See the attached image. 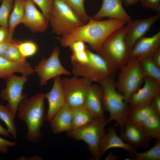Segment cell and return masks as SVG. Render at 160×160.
I'll use <instances>...</instances> for the list:
<instances>
[{
  "label": "cell",
  "instance_id": "7402d4cb",
  "mask_svg": "<svg viewBox=\"0 0 160 160\" xmlns=\"http://www.w3.org/2000/svg\"><path fill=\"white\" fill-rule=\"evenodd\" d=\"M71 114L72 130L85 126L95 119L84 105L72 108Z\"/></svg>",
  "mask_w": 160,
  "mask_h": 160
},
{
  "label": "cell",
  "instance_id": "e575fe53",
  "mask_svg": "<svg viewBox=\"0 0 160 160\" xmlns=\"http://www.w3.org/2000/svg\"><path fill=\"white\" fill-rule=\"evenodd\" d=\"M142 6L145 8L160 12V0H139Z\"/></svg>",
  "mask_w": 160,
  "mask_h": 160
},
{
  "label": "cell",
  "instance_id": "2e32d148",
  "mask_svg": "<svg viewBox=\"0 0 160 160\" xmlns=\"http://www.w3.org/2000/svg\"><path fill=\"white\" fill-rule=\"evenodd\" d=\"M61 79L60 76L55 78L51 89L44 94L48 103L45 121L49 122L55 113L66 104Z\"/></svg>",
  "mask_w": 160,
  "mask_h": 160
},
{
  "label": "cell",
  "instance_id": "83f0119b",
  "mask_svg": "<svg viewBox=\"0 0 160 160\" xmlns=\"http://www.w3.org/2000/svg\"><path fill=\"white\" fill-rule=\"evenodd\" d=\"M133 158H128L133 160H160V140H157L154 145L148 150L140 152L136 151Z\"/></svg>",
  "mask_w": 160,
  "mask_h": 160
},
{
  "label": "cell",
  "instance_id": "9a60e30c",
  "mask_svg": "<svg viewBox=\"0 0 160 160\" xmlns=\"http://www.w3.org/2000/svg\"><path fill=\"white\" fill-rule=\"evenodd\" d=\"M160 47V31L149 37H142L135 44L130 52L129 58L140 59L151 57Z\"/></svg>",
  "mask_w": 160,
  "mask_h": 160
},
{
  "label": "cell",
  "instance_id": "1f68e13d",
  "mask_svg": "<svg viewBox=\"0 0 160 160\" xmlns=\"http://www.w3.org/2000/svg\"><path fill=\"white\" fill-rule=\"evenodd\" d=\"M17 41L13 39L7 49L4 57L7 60L13 62H20L26 60L22 56L17 45Z\"/></svg>",
  "mask_w": 160,
  "mask_h": 160
},
{
  "label": "cell",
  "instance_id": "d6986e66",
  "mask_svg": "<svg viewBox=\"0 0 160 160\" xmlns=\"http://www.w3.org/2000/svg\"><path fill=\"white\" fill-rule=\"evenodd\" d=\"M103 98L101 86L98 83L92 84L86 94L83 105L95 119L104 117Z\"/></svg>",
  "mask_w": 160,
  "mask_h": 160
},
{
  "label": "cell",
  "instance_id": "f546056e",
  "mask_svg": "<svg viewBox=\"0 0 160 160\" xmlns=\"http://www.w3.org/2000/svg\"><path fill=\"white\" fill-rule=\"evenodd\" d=\"M17 45L22 56L25 59L34 55L38 50L37 44L31 41H17Z\"/></svg>",
  "mask_w": 160,
  "mask_h": 160
},
{
  "label": "cell",
  "instance_id": "f35d334b",
  "mask_svg": "<svg viewBox=\"0 0 160 160\" xmlns=\"http://www.w3.org/2000/svg\"><path fill=\"white\" fill-rule=\"evenodd\" d=\"M13 40V36L11 37L5 41L0 42V56H3L7 49Z\"/></svg>",
  "mask_w": 160,
  "mask_h": 160
},
{
  "label": "cell",
  "instance_id": "5b68a950",
  "mask_svg": "<svg viewBox=\"0 0 160 160\" xmlns=\"http://www.w3.org/2000/svg\"><path fill=\"white\" fill-rule=\"evenodd\" d=\"M48 21L52 33L65 36L71 33L85 23L63 0H53Z\"/></svg>",
  "mask_w": 160,
  "mask_h": 160
},
{
  "label": "cell",
  "instance_id": "4fadbf2b",
  "mask_svg": "<svg viewBox=\"0 0 160 160\" xmlns=\"http://www.w3.org/2000/svg\"><path fill=\"white\" fill-rule=\"evenodd\" d=\"M48 22L31 0H25L24 15L22 23L33 33L44 32L48 27Z\"/></svg>",
  "mask_w": 160,
  "mask_h": 160
},
{
  "label": "cell",
  "instance_id": "d4e9b609",
  "mask_svg": "<svg viewBox=\"0 0 160 160\" xmlns=\"http://www.w3.org/2000/svg\"><path fill=\"white\" fill-rule=\"evenodd\" d=\"M155 113L150 102L131 107L128 118L132 121L140 124L145 120Z\"/></svg>",
  "mask_w": 160,
  "mask_h": 160
},
{
  "label": "cell",
  "instance_id": "44dd1931",
  "mask_svg": "<svg viewBox=\"0 0 160 160\" xmlns=\"http://www.w3.org/2000/svg\"><path fill=\"white\" fill-rule=\"evenodd\" d=\"M71 111L72 108L66 103L54 115L49 122L53 134L72 130Z\"/></svg>",
  "mask_w": 160,
  "mask_h": 160
},
{
  "label": "cell",
  "instance_id": "7c38bea8",
  "mask_svg": "<svg viewBox=\"0 0 160 160\" xmlns=\"http://www.w3.org/2000/svg\"><path fill=\"white\" fill-rule=\"evenodd\" d=\"M125 142L137 148H146L151 139L145 133L141 125L127 118L122 133L119 136Z\"/></svg>",
  "mask_w": 160,
  "mask_h": 160
},
{
  "label": "cell",
  "instance_id": "bcb514c9",
  "mask_svg": "<svg viewBox=\"0 0 160 160\" xmlns=\"http://www.w3.org/2000/svg\"><path fill=\"white\" fill-rule=\"evenodd\" d=\"M4 0H0V2H2Z\"/></svg>",
  "mask_w": 160,
  "mask_h": 160
},
{
  "label": "cell",
  "instance_id": "ba28073f",
  "mask_svg": "<svg viewBox=\"0 0 160 160\" xmlns=\"http://www.w3.org/2000/svg\"><path fill=\"white\" fill-rule=\"evenodd\" d=\"M61 82L66 103L71 108L83 105L86 94L92 82L85 78L74 76L61 79Z\"/></svg>",
  "mask_w": 160,
  "mask_h": 160
},
{
  "label": "cell",
  "instance_id": "52a82bcc",
  "mask_svg": "<svg viewBox=\"0 0 160 160\" xmlns=\"http://www.w3.org/2000/svg\"><path fill=\"white\" fill-rule=\"evenodd\" d=\"M106 124L104 117L97 118L85 126L67 132V135L76 140H81L85 142L93 156L92 159L99 160L100 158L99 144L105 133Z\"/></svg>",
  "mask_w": 160,
  "mask_h": 160
},
{
  "label": "cell",
  "instance_id": "8fae6325",
  "mask_svg": "<svg viewBox=\"0 0 160 160\" xmlns=\"http://www.w3.org/2000/svg\"><path fill=\"white\" fill-rule=\"evenodd\" d=\"M160 18V12L148 18L142 19H131L125 27L126 34L125 41L130 52L135 42L144 36L152 26Z\"/></svg>",
  "mask_w": 160,
  "mask_h": 160
},
{
  "label": "cell",
  "instance_id": "ac0fdd59",
  "mask_svg": "<svg viewBox=\"0 0 160 160\" xmlns=\"http://www.w3.org/2000/svg\"><path fill=\"white\" fill-rule=\"evenodd\" d=\"M122 0H103L99 11L91 17L99 20L104 17L124 20L127 23L131 19L122 6Z\"/></svg>",
  "mask_w": 160,
  "mask_h": 160
},
{
  "label": "cell",
  "instance_id": "ffe728a7",
  "mask_svg": "<svg viewBox=\"0 0 160 160\" xmlns=\"http://www.w3.org/2000/svg\"><path fill=\"white\" fill-rule=\"evenodd\" d=\"M34 69L29 63L24 61L13 62L0 56V80L7 79L16 72L27 76L33 73Z\"/></svg>",
  "mask_w": 160,
  "mask_h": 160
},
{
  "label": "cell",
  "instance_id": "f6af8a7d",
  "mask_svg": "<svg viewBox=\"0 0 160 160\" xmlns=\"http://www.w3.org/2000/svg\"><path fill=\"white\" fill-rule=\"evenodd\" d=\"M18 160H25L26 159V160H41V158L39 156H31L30 157H28V158H26L24 156L21 157L19 158L18 159Z\"/></svg>",
  "mask_w": 160,
  "mask_h": 160
},
{
  "label": "cell",
  "instance_id": "ab89813d",
  "mask_svg": "<svg viewBox=\"0 0 160 160\" xmlns=\"http://www.w3.org/2000/svg\"><path fill=\"white\" fill-rule=\"evenodd\" d=\"M13 35L9 33L8 28L0 26V42L5 41Z\"/></svg>",
  "mask_w": 160,
  "mask_h": 160
},
{
  "label": "cell",
  "instance_id": "9c48e42d",
  "mask_svg": "<svg viewBox=\"0 0 160 160\" xmlns=\"http://www.w3.org/2000/svg\"><path fill=\"white\" fill-rule=\"evenodd\" d=\"M6 79V87L0 92V98L7 102L6 106L15 118L19 105L27 97V95L23 91L27 77L14 74Z\"/></svg>",
  "mask_w": 160,
  "mask_h": 160
},
{
  "label": "cell",
  "instance_id": "4dcf8cb0",
  "mask_svg": "<svg viewBox=\"0 0 160 160\" xmlns=\"http://www.w3.org/2000/svg\"><path fill=\"white\" fill-rule=\"evenodd\" d=\"M13 0H4L0 7V26L8 28L10 13L13 8Z\"/></svg>",
  "mask_w": 160,
  "mask_h": 160
},
{
  "label": "cell",
  "instance_id": "d590c367",
  "mask_svg": "<svg viewBox=\"0 0 160 160\" xmlns=\"http://www.w3.org/2000/svg\"><path fill=\"white\" fill-rule=\"evenodd\" d=\"M16 145L17 142L15 141L7 140L0 137V153L6 154L9 148L14 147Z\"/></svg>",
  "mask_w": 160,
  "mask_h": 160
},
{
  "label": "cell",
  "instance_id": "b9f144b4",
  "mask_svg": "<svg viewBox=\"0 0 160 160\" xmlns=\"http://www.w3.org/2000/svg\"><path fill=\"white\" fill-rule=\"evenodd\" d=\"M0 135L4 136L10 138L11 135L7 129H5L0 124Z\"/></svg>",
  "mask_w": 160,
  "mask_h": 160
},
{
  "label": "cell",
  "instance_id": "ee69618b",
  "mask_svg": "<svg viewBox=\"0 0 160 160\" xmlns=\"http://www.w3.org/2000/svg\"><path fill=\"white\" fill-rule=\"evenodd\" d=\"M123 3L128 6L134 5L139 1V0H122Z\"/></svg>",
  "mask_w": 160,
  "mask_h": 160
},
{
  "label": "cell",
  "instance_id": "6da1fadb",
  "mask_svg": "<svg viewBox=\"0 0 160 160\" xmlns=\"http://www.w3.org/2000/svg\"><path fill=\"white\" fill-rule=\"evenodd\" d=\"M127 23L119 20L110 19L100 21L90 17L87 23L71 33L62 36L60 43L63 47H67L71 42L80 40L87 43L92 49L97 52L109 35L124 27Z\"/></svg>",
  "mask_w": 160,
  "mask_h": 160
},
{
  "label": "cell",
  "instance_id": "74e56055",
  "mask_svg": "<svg viewBox=\"0 0 160 160\" xmlns=\"http://www.w3.org/2000/svg\"><path fill=\"white\" fill-rule=\"evenodd\" d=\"M150 104L155 113L160 115V94L154 96L150 102Z\"/></svg>",
  "mask_w": 160,
  "mask_h": 160
},
{
  "label": "cell",
  "instance_id": "8d00e7d4",
  "mask_svg": "<svg viewBox=\"0 0 160 160\" xmlns=\"http://www.w3.org/2000/svg\"><path fill=\"white\" fill-rule=\"evenodd\" d=\"M67 47H69L72 52H74L85 50L87 47L83 41L76 40L70 43Z\"/></svg>",
  "mask_w": 160,
  "mask_h": 160
},
{
  "label": "cell",
  "instance_id": "603a6c76",
  "mask_svg": "<svg viewBox=\"0 0 160 160\" xmlns=\"http://www.w3.org/2000/svg\"><path fill=\"white\" fill-rule=\"evenodd\" d=\"M25 0H14L13 9L8 21L9 33L13 34L16 27L22 23L24 15Z\"/></svg>",
  "mask_w": 160,
  "mask_h": 160
},
{
  "label": "cell",
  "instance_id": "60d3db41",
  "mask_svg": "<svg viewBox=\"0 0 160 160\" xmlns=\"http://www.w3.org/2000/svg\"><path fill=\"white\" fill-rule=\"evenodd\" d=\"M151 59L153 63L160 68V47L153 54Z\"/></svg>",
  "mask_w": 160,
  "mask_h": 160
},
{
  "label": "cell",
  "instance_id": "277c9868",
  "mask_svg": "<svg viewBox=\"0 0 160 160\" xmlns=\"http://www.w3.org/2000/svg\"><path fill=\"white\" fill-rule=\"evenodd\" d=\"M126 34L125 26L116 30L109 36L97 51L115 72L124 66L129 58L130 51L125 41Z\"/></svg>",
  "mask_w": 160,
  "mask_h": 160
},
{
  "label": "cell",
  "instance_id": "cb8c5ba5",
  "mask_svg": "<svg viewBox=\"0 0 160 160\" xmlns=\"http://www.w3.org/2000/svg\"><path fill=\"white\" fill-rule=\"evenodd\" d=\"M140 125L150 138L160 140V115L153 113L144 121Z\"/></svg>",
  "mask_w": 160,
  "mask_h": 160
},
{
  "label": "cell",
  "instance_id": "30bf717a",
  "mask_svg": "<svg viewBox=\"0 0 160 160\" xmlns=\"http://www.w3.org/2000/svg\"><path fill=\"white\" fill-rule=\"evenodd\" d=\"M60 50L57 46L47 58H43L34 69L39 79V85L43 86L48 81L62 75L70 76L71 73L61 63L59 58Z\"/></svg>",
  "mask_w": 160,
  "mask_h": 160
},
{
  "label": "cell",
  "instance_id": "d6a6232c",
  "mask_svg": "<svg viewBox=\"0 0 160 160\" xmlns=\"http://www.w3.org/2000/svg\"><path fill=\"white\" fill-rule=\"evenodd\" d=\"M87 49V48L84 50L72 52L70 56L71 63H84L88 62L89 57Z\"/></svg>",
  "mask_w": 160,
  "mask_h": 160
},
{
  "label": "cell",
  "instance_id": "7a4b0ae2",
  "mask_svg": "<svg viewBox=\"0 0 160 160\" xmlns=\"http://www.w3.org/2000/svg\"><path fill=\"white\" fill-rule=\"evenodd\" d=\"M44 94H38L23 100L17 110L18 118L26 124L27 132L25 137L29 143L39 142L42 137L41 128L45 121Z\"/></svg>",
  "mask_w": 160,
  "mask_h": 160
},
{
  "label": "cell",
  "instance_id": "5bb4252c",
  "mask_svg": "<svg viewBox=\"0 0 160 160\" xmlns=\"http://www.w3.org/2000/svg\"><path fill=\"white\" fill-rule=\"evenodd\" d=\"M144 84L129 98L128 104L131 107L149 103L156 95L160 94V82L152 78L145 77Z\"/></svg>",
  "mask_w": 160,
  "mask_h": 160
},
{
  "label": "cell",
  "instance_id": "e0dca14e",
  "mask_svg": "<svg viewBox=\"0 0 160 160\" xmlns=\"http://www.w3.org/2000/svg\"><path fill=\"white\" fill-rule=\"evenodd\" d=\"M107 133L104 134L102 137L99 144V151L100 157L105 152L112 148H119L127 152L130 156H133L137 151V148L124 142L117 134L114 127L108 128Z\"/></svg>",
  "mask_w": 160,
  "mask_h": 160
},
{
  "label": "cell",
  "instance_id": "4316f807",
  "mask_svg": "<svg viewBox=\"0 0 160 160\" xmlns=\"http://www.w3.org/2000/svg\"><path fill=\"white\" fill-rule=\"evenodd\" d=\"M15 118L12 113L6 106L0 104V119L4 122L7 130L14 139L17 137V130L14 122Z\"/></svg>",
  "mask_w": 160,
  "mask_h": 160
},
{
  "label": "cell",
  "instance_id": "836d02e7",
  "mask_svg": "<svg viewBox=\"0 0 160 160\" xmlns=\"http://www.w3.org/2000/svg\"><path fill=\"white\" fill-rule=\"evenodd\" d=\"M31 0L39 7L42 13L48 20L49 16L52 8L53 0Z\"/></svg>",
  "mask_w": 160,
  "mask_h": 160
},
{
  "label": "cell",
  "instance_id": "f1b7e54d",
  "mask_svg": "<svg viewBox=\"0 0 160 160\" xmlns=\"http://www.w3.org/2000/svg\"><path fill=\"white\" fill-rule=\"evenodd\" d=\"M77 14L86 24L90 17L87 14L84 7V0H63Z\"/></svg>",
  "mask_w": 160,
  "mask_h": 160
},
{
  "label": "cell",
  "instance_id": "484cf974",
  "mask_svg": "<svg viewBox=\"0 0 160 160\" xmlns=\"http://www.w3.org/2000/svg\"><path fill=\"white\" fill-rule=\"evenodd\" d=\"M138 60L144 77L152 78L160 82V68L153 63L151 57Z\"/></svg>",
  "mask_w": 160,
  "mask_h": 160
},
{
  "label": "cell",
  "instance_id": "7bdbcfd3",
  "mask_svg": "<svg viewBox=\"0 0 160 160\" xmlns=\"http://www.w3.org/2000/svg\"><path fill=\"white\" fill-rule=\"evenodd\" d=\"M119 158V156L113 154L112 151H111L105 158V160H116Z\"/></svg>",
  "mask_w": 160,
  "mask_h": 160
},
{
  "label": "cell",
  "instance_id": "3957f363",
  "mask_svg": "<svg viewBox=\"0 0 160 160\" xmlns=\"http://www.w3.org/2000/svg\"><path fill=\"white\" fill-rule=\"evenodd\" d=\"M114 76L115 74L105 78L100 84L103 90V110L110 114L106 124L113 120L116 121L121 134L124 131L131 107L125 102L124 96L117 91Z\"/></svg>",
  "mask_w": 160,
  "mask_h": 160
},
{
  "label": "cell",
  "instance_id": "8992f818",
  "mask_svg": "<svg viewBox=\"0 0 160 160\" xmlns=\"http://www.w3.org/2000/svg\"><path fill=\"white\" fill-rule=\"evenodd\" d=\"M120 70L116 81V88L117 91L124 96L125 102L128 104L130 97L143 82L144 76L136 59L129 58Z\"/></svg>",
  "mask_w": 160,
  "mask_h": 160
}]
</instances>
